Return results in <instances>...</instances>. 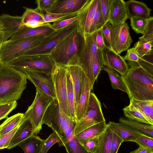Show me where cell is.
Returning <instances> with one entry per match:
<instances>
[{
    "label": "cell",
    "instance_id": "cell-1",
    "mask_svg": "<svg viewBox=\"0 0 153 153\" xmlns=\"http://www.w3.org/2000/svg\"><path fill=\"white\" fill-rule=\"evenodd\" d=\"M130 67L121 76L128 92L130 100H153V63L146 60L127 62Z\"/></svg>",
    "mask_w": 153,
    "mask_h": 153
},
{
    "label": "cell",
    "instance_id": "cell-2",
    "mask_svg": "<svg viewBox=\"0 0 153 153\" xmlns=\"http://www.w3.org/2000/svg\"><path fill=\"white\" fill-rule=\"evenodd\" d=\"M27 79L22 72L0 63V103L20 99L27 87Z\"/></svg>",
    "mask_w": 153,
    "mask_h": 153
},
{
    "label": "cell",
    "instance_id": "cell-3",
    "mask_svg": "<svg viewBox=\"0 0 153 153\" xmlns=\"http://www.w3.org/2000/svg\"><path fill=\"white\" fill-rule=\"evenodd\" d=\"M83 39L76 29L59 43L50 52L56 64L65 67L77 65Z\"/></svg>",
    "mask_w": 153,
    "mask_h": 153
},
{
    "label": "cell",
    "instance_id": "cell-4",
    "mask_svg": "<svg viewBox=\"0 0 153 153\" xmlns=\"http://www.w3.org/2000/svg\"><path fill=\"white\" fill-rule=\"evenodd\" d=\"M59 30L48 35L14 41L8 40L4 42L0 50V63L7 64L21 56L25 52L39 46L53 37Z\"/></svg>",
    "mask_w": 153,
    "mask_h": 153
},
{
    "label": "cell",
    "instance_id": "cell-5",
    "mask_svg": "<svg viewBox=\"0 0 153 153\" xmlns=\"http://www.w3.org/2000/svg\"><path fill=\"white\" fill-rule=\"evenodd\" d=\"M6 64L15 69L25 68L35 69L48 76L52 75L56 65L50 53L22 56Z\"/></svg>",
    "mask_w": 153,
    "mask_h": 153
},
{
    "label": "cell",
    "instance_id": "cell-6",
    "mask_svg": "<svg viewBox=\"0 0 153 153\" xmlns=\"http://www.w3.org/2000/svg\"><path fill=\"white\" fill-rule=\"evenodd\" d=\"M97 31L83 38L78 56L77 65L79 66L87 77L91 91L95 81L93 67L97 48L96 37Z\"/></svg>",
    "mask_w": 153,
    "mask_h": 153
},
{
    "label": "cell",
    "instance_id": "cell-7",
    "mask_svg": "<svg viewBox=\"0 0 153 153\" xmlns=\"http://www.w3.org/2000/svg\"><path fill=\"white\" fill-rule=\"evenodd\" d=\"M105 121L101 103L93 92H90L88 105L81 119L77 122L74 130V136L87 128L102 121Z\"/></svg>",
    "mask_w": 153,
    "mask_h": 153
},
{
    "label": "cell",
    "instance_id": "cell-8",
    "mask_svg": "<svg viewBox=\"0 0 153 153\" xmlns=\"http://www.w3.org/2000/svg\"><path fill=\"white\" fill-rule=\"evenodd\" d=\"M54 99L36 88V94L32 103L25 114L30 119L35 129V134L39 133L42 129V121L49 106Z\"/></svg>",
    "mask_w": 153,
    "mask_h": 153
},
{
    "label": "cell",
    "instance_id": "cell-9",
    "mask_svg": "<svg viewBox=\"0 0 153 153\" xmlns=\"http://www.w3.org/2000/svg\"><path fill=\"white\" fill-rule=\"evenodd\" d=\"M74 123H76L63 112L56 99H54L48 107L42 121V124L47 125L61 136L65 127Z\"/></svg>",
    "mask_w": 153,
    "mask_h": 153
},
{
    "label": "cell",
    "instance_id": "cell-10",
    "mask_svg": "<svg viewBox=\"0 0 153 153\" xmlns=\"http://www.w3.org/2000/svg\"><path fill=\"white\" fill-rule=\"evenodd\" d=\"M66 70V67L56 65L51 77L54 84L56 99L59 107L66 115L72 119L67 97Z\"/></svg>",
    "mask_w": 153,
    "mask_h": 153
},
{
    "label": "cell",
    "instance_id": "cell-11",
    "mask_svg": "<svg viewBox=\"0 0 153 153\" xmlns=\"http://www.w3.org/2000/svg\"><path fill=\"white\" fill-rule=\"evenodd\" d=\"M15 69L23 73L27 79L35 85L36 88L53 99H56L54 86L51 76H48L40 71L32 68H25Z\"/></svg>",
    "mask_w": 153,
    "mask_h": 153
},
{
    "label": "cell",
    "instance_id": "cell-12",
    "mask_svg": "<svg viewBox=\"0 0 153 153\" xmlns=\"http://www.w3.org/2000/svg\"><path fill=\"white\" fill-rule=\"evenodd\" d=\"M126 23L112 25L110 28L111 49L120 54L130 47L133 40Z\"/></svg>",
    "mask_w": 153,
    "mask_h": 153
},
{
    "label": "cell",
    "instance_id": "cell-13",
    "mask_svg": "<svg viewBox=\"0 0 153 153\" xmlns=\"http://www.w3.org/2000/svg\"><path fill=\"white\" fill-rule=\"evenodd\" d=\"M78 21L60 30L57 34L53 37L39 46L25 52L21 56L35 54L50 53L51 50L59 43L76 29Z\"/></svg>",
    "mask_w": 153,
    "mask_h": 153
},
{
    "label": "cell",
    "instance_id": "cell-14",
    "mask_svg": "<svg viewBox=\"0 0 153 153\" xmlns=\"http://www.w3.org/2000/svg\"><path fill=\"white\" fill-rule=\"evenodd\" d=\"M103 66L112 69L121 76L125 75L129 68L123 57L120 56L106 45L101 51Z\"/></svg>",
    "mask_w": 153,
    "mask_h": 153
},
{
    "label": "cell",
    "instance_id": "cell-15",
    "mask_svg": "<svg viewBox=\"0 0 153 153\" xmlns=\"http://www.w3.org/2000/svg\"><path fill=\"white\" fill-rule=\"evenodd\" d=\"M99 1V0H88L84 10L80 15L76 30L83 38L89 35L91 24Z\"/></svg>",
    "mask_w": 153,
    "mask_h": 153
},
{
    "label": "cell",
    "instance_id": "cell-16",
    "mask_svg": "<svg viewBox=\"0 0 153 153\" xmlns=\"http://www.w3.org/2000/svg\"><path fill=\"white\" fill-rule=\"evenodd\" d=\"M0 25L4 42L26 27L22 23V16H12L6 14L0 15Z\"/></svg>",
    "mask_w": 153,
    "mask_h": 153
},
{
    "label": "cell",
    "instance_id": "cell-17",
    "mask_svg": "<svg viewBox=\"0 0 153 153\" xmlns=\"http://www.w3.org/2000/svg\"><path fill=\"white\" fill-rule=\"evenodd\" d=\"M91 91L88 79L82 69L81 90L75 116V120L76 123L81 119L86 110Z\"/></svg>",
    "mask_w": 153,
    "mask_h": 153
},
{
    "label": "cell",
    "instance_id": "cell-18",
    "mask_svg": "<svg viewBox=\"0 0 153 153\" xmlns=\"http://www.w3.org/2000/svg\"><path fill=\"white\" fill-rule=\"evenodd\" d=\"M128 19L126 2L123 0H110L108 22L115 25L125 23Z\"/></svg>",
    "mask_w": 153,
    "mask_h": 153
},
{
    "label": "cell",
    "instance_id": "cell-19",
    "mask_svg": "<svg viewBox=\"0 0 153 153\" xmlns=\"http://www.w3.org/2000/svg\"><path fill=\"white\" fill-rule=\"evenodd\" d=\"M35 129L30 118L25 114L23 120L12 139L8 149L13 148L21 142L35 134Z\"/></svg>",
    "mask_w": 153,
    "mask_h": 153
},
{
    "label": "cell",
    "instance_id": "cell-20",
    "mask_svg": "<svg viewBox=\"0 0 153 153\" xmlns=\"http://www.w3.org/2000/svg\"><path fill=\"white\" fill-rule=\"evenodd\" d=\"M88 0H56L48 12L55 14L74 13L81 10Z\"/></svg>",
    "mask_w": 153,
    "mask_h": 153
},
{
    "label": "cell",
    "instance_id": "cell-21",
    "mask_svg": "<svg viewBox=\"0 0 153 153\" xmlns=\"http://www.w3.org/2000/svg\"><path fill=\"white\" fill-rule=\"evenodd\" d=\"M107 124L113 132L123 140V142H134L138 136L146 134L125 124L120 122L116 123L109 121Z\"/></svg>",
    "mask_w": 153,
    "mask_h": 153
},
{
    "label": "cell",
    "instance_id": "cell-22",
    "mask_svg": "<svg viewBox=\"0 0 153 153\" xmlns=\"http://www.w3.org/2000/svg\"><path fill=\"white\" fill-rule=\"evenodd\" d=\"M50 24L49 23L34 28L26 26L12 36L9 40L14 41L36 36L50 34L56 31L50 27Z\"/></svg>",
    "mask_w": 153,
    "mask_h": 153
},
{
    "label": "cell",
    "instance_id": "cell-23",
    "mask_svg": "<svg viewBox=\"0 0 153 153\" xmlns=\"http://www.w3.org/2000/svg\"><path fill=\"white\" fill-rule=\"evenodd\" d=\"M128 19L139 18L147 19L150 17L151 10L143 2L134 0L126 2Z\"/></svg>",
    "mask_w": 153,
    "mask_h": 153
},
{
    "label": "cell",
    "instance_id": "cell-24",
    "mask_svg": "<svg viewBox=\"0 0 153 153\" xmlns=\"http://www.w3.org/2000/svg\"><path fill=\"white\" fill-rule=\"evenodd\" d=\"M72 79L74 95L75 116L77 102L81 88L82 69L78 65H69L67 67Z\"/></svg>",
    "mask_w": 153,
    "mask_h": 153
},
{
    "label": "cell",
    "instance_id": "cell-25",
    "mask_svg": "<svg viewBox=\"0 0 153 153\" xmlns=\"http://www.w3.org/2000/svg\"><path fill=\"white\" fill-rule=\"evenodd\" d=\"M107 126L105 121L91 126L75 136L79 141L92 139L100 136Z\"/></svg>",
    "mask_w": 153,
    "mask_h": 153
},
{
    "label": "cell",
    "instance_id": "cell-26",
    "mask_svg": "<svg viewBox=\"0 0 153 153\" xmlns=\"http://www.w3.org/2000/svg\"><path fill=\"white\" fill-rule=\"evenodd\" d=\"M44 140L34 134L24 140L18 146L25 153H39Z\"/></svg>",
    "mask_w": 153,
    "mask_h": 153
},
{
    "label": "cell",
    "instance_id": "cell-27",
    "mask_svg": "<svg viewBox=\"0 0 153 153\" xmlns=\"http://www.w3.org/2000/svg\"><path fill=\"white\" fill-rule=\"evenodd\" d=\"M112 131L107 124L104 131L99 137V141L93 153H110Z\"/></svg>",
    "mask_w": 153,
    "mask_h": 153
},
{
    "label": "cell",
    "instance_id": "cell-28",
    "mask_svg": "<svg viewBox=\"0 0 153 153\" xmlns=\"http://www.w3.org/2000/svg\"><path fill=\"white\" fill-rule=\"evenodd\" d=\"M130 103L138 108L150 124L153 125V100H130Z\"/></svg>",
    "mask_w": 153,
    "mask_h": 153
},
{
    "label": "cell",
    "instance_id": "cell-29",
    "mask_svg": "<svg viewBox=\"0 0 153 153\" xmlns=\"http://www.w3.org/2000/svg\"><path fill=\"white\" fill-rule=\"evenodd\" d=\"M119 121L153 138L152 125L130 120L123 117H120Z\"/></svg>",
    "mask_w": 153,
    "mask_h": 153
},
{
    "label": "cell",
    "instance_id": "cell-30",
    "mask_svg": "<svg viewBox=\"0 0 153 153\" xmlns=\"http://www.w3.org/2000/svg\"><path fill=\"white\" fill-rule=\"evenodd\" d=\"M25 114L18 113L7 118L0 125V135L5 134L16 128L22 121Z\"/></svg>",
    "mask_w": 153,
    "mask_h": 153
},
{
    "label": "cell",
    "instance_id": "cell-31",
    "mask_svg": "<svg viewBox=\"0 0 153 153\" xmlns=\"http://www.w3.org/2000/svg\"><path fill=\"white\" fill-rule=\"evenodd\" d=\"M102 70L105 71L108 74L112 87L115 90L118 89L126 93L128 92L126 87L121 76L115 70L103 66Z\"/></svg>",
    "mask_w": 153,
    "mask_h": 153
},
{
    "label": "cell",
    "instance_id": "cell-32",
    "mask_svg": "<svg viewBox=\"0 0 153 153\" xmlns=\"http://www.w3.org/2000/svg\"><path fill=\"white\" fill-rule=\"evenodd\" d=\"M86 4L81 10L74 13L63 14H55L45 12V13H44L43 18L42 22L45 23H50L51 22L53 23L59 22L76 16L79 15L83 11Z\"/></svg>",
    "mask_w": 153,
    "mask_h": 153
},
{
    "label": "cell",
    "instance_id": "cell-33",
    "mask_svg": "<svg viewBox=\"0 0 153 153\" xmlns=\"http://www.w3.org/2000/svg\"><path fill=\"white\" fill-rule=\"evenodd\" d=\"M59 146L65 147L67 153H90L81 144L74 135Z\"/></svg>",
    "mask_w": 153,
    "mask_h": 153
},
{
    "label": "cell",
    "instance_id": "cell-34",
    "mask_svg": "<svg viewBox=\"0 0 153 153\" xmlns=\"http://www.w3.org/2000/svg\"><path fill=\"white\" fill-rule=\"evenodd\" d=\"M123 110L125 117L130 120L150 124L140 110L131 104L130 103L128 105L125 107Z\"/></svg>",
    "mask_w": 153,
    "mask_h": 153
},
{
    "label": "cell",
    "instance_id": "cell-35",
    "mask_svg": "<svg viewBox=\"0 0 153 153\" xmlns=\"http://www.w3.org/2000/svg\"><path fill=\"white\" fill-rule=\"evenodd\" d=\"M66 79L67 97L71 116L72 119L75 121L74 95L73 86L71 77L67 67L66 71Z\"/></svg>",
    "mask_w": 153,
    "mask_h": 153
},
{
    "label": "cell",
    "instance_id": "cell-36",
    "mask_svg": "<svg viewBox=\"0 0 153 153\" xmlns=\"http://www.w3.org/2000/svg\"><path fill=\"white\" fill-rule=\"evenodd\" d=\"M23 8L25 10L22 17V23L24 25L26 23L30 22H42L43 18L44 12L41 11L37 7L35 9L26 7Z\"/></svg>",
    "mask_w": 153,
    "mask_h": 153
},
{
    "label": "cell",
    "instance_id": "cell-37",
    "mask_svg": "<svg viewBox=\"0 0 153 153\" xmlns=\"http://www.w3.org/2000/svg\"><path fill=\"white\" fill-rule=\"evenodd\" d=\"M105 24L102 15L100 0L91 22L89 35L101 29Z\"/></svg>",
    "mask_w": 153,
    "mask_h": 153
},
{
    "label": "cell",
    "instance_id": "cell-38",
    "mask_svg": "<svg viewBox=\"0 0 153 153\" xmlns=\"http://www.w3.org/2000/svg\"><path fill=\"white\" fill-rule=\"evenodd\" d=\"M153 43L139 40L135 44V51L142 57L153 55Z\"/></svg>",
    "mask_w": 153,
    "mask_h": 153
},
{
    "label": "cell",
    "instance_id": "cell-39",
    "mask_svg": "<svg viewBox=\"0 0 153 153\" xmlns=\"http://www.w3.org/2000/svg\"><path fill=\"white\" fill-rule=\"evenodd\" d=\"M62 136L53 131L49 136L45 140L39 153H47L50 148L56 143H59L62 139Z\"/></svg>",
    "mask_w": 153,
    "mask_h": 153
},
{
    "label": "cell",
    "instance_id": "cell-40",
    "mask_svg": "<svg viewBox=\"0 0 153 153\" xmlns=\"http://www.w3.org/2000/svg\"><path fill=\"white\" fill-rule=\"evenodd\" d=\"M132 28L137 33L143 34L148 22V18L145 19L133 17L130 19Z\"/></svg>",
    "mask_w": 153,
    "mask_h": 153
},
{
    "label": "cell",
    "instance_id": "cell-41",
    "mask_svg": "<svg viewBox=\"0 0 153 153\" xmlns=\"http://www.w3.org/2000/svg\"><path fill=\"white\" fill-rule=\"evenodd\" d=\"M103 66L101 50L97 49L96 54L93 67V74L95 81Z\"/></svg>",
    "mask_w": 153,
    "mask_h": 153
},
{
    "label": "cell",
    "instance_id": "cell-42",
    "mask_svg": "<svg viewBox=\"0 0 153 153\" xmlns=\"http://www.w3.org/2000/svg\"><path fill=\"white\" fill-rule=\"evenodd\" d=\"M81 13L79 15L73 18L59 22H53V24H50V26L53 29L56 31L62 29L78 21L79 20Z\"/></svg>",
    "mask_w": 153,
    "mask_h": 153
},
{
    "label": "cell",
    "instance_id": "cell-43",
    "mask_svg": "<svg viewBox=\"0 0 153 153\" xmlns=\"http://www.w3.org/2000/svg\"><path fill=\"white\" fill-rule=\"evenodd\" d=\"M21 123L10 132L0 135V149H7L11 139Z\"/></svg>",
    "mask_w": 153,
    "mask_h": 153
},
{
    "label": "cell",
    "instance_id": "cell-44",
    "mask_svg": "<svg viewBox=\"0 0 153 153\" xmlns=\"http://www.w3.org/2000/svg\"><path fill=\"white\" fill-rule=\"evenodd\" d=\"M134 142L139 146L153 149V138L146 134L138 136Z\"/></svg>",
    "mask_w": 153,
    "mask_h": 153
},
{
    "label": "cell",
    "instance_id": "cell-45",
    "mask_svg": "<svg viewBox=\"0 0 153 153\" xmlns=\"http://www.w3.org/2000/svg\"><path fill=\"white\" fill-rule=\"evenodd\" d=\"M56 0H36L35 3L42 12L48 13L52 8Z\"/></svg>",
    "mask_w": 153,
    "mask_h": 153
},
{
    "label": "cell",
    "instance_id": "cell-46",
    "mask_svg": "<svg viewBox=\"0 0 153 153\" xmlns=\"http://www.w3.org/2000/svg\"><path fill=\"white\" fill-rule=\"evenodd\" d=\"M126 54L123 57L124 59L129 62H139L144 60L145 56H141L135 50L134 48L127 49Z\"/></svg>",
    "mask_w": 153,
    "mask_h": 153
},
{
    "label": "cell",
    "instance_id": "cell-47",
    "mask_svg": "<svg viewBox=\"0 0 153 153\" xmlns=\"http://www.w3.org/2000/svg\"><path fill=\"white\" fill-rule=\"evenodd\" d=\"M99 137L79 142L88 152L93 153L99 141Z\"/></svg>",
    "mask_w": 153,
    "mask_h": 153
},
{
    "label": "cell",
    "instance_id": "cell-48",
    "mask_svg": "<svg viewBox=\"0 0 153 153\" xmlns=\"http://www.w3.org/2000/svg\"><path fill=\"white\" fill-rule=\"evenodd\" d=\"M101 11L105 23L108 22L110 13V0H100Z\"/></svg>",
    "mask_w": 153,
    "mask_h": 153
},
{
    "label": "cell",
    "instance_id": "cell-49",
    "mask_svg": "<svg viewBox=\"0 0 153 153\" xmlns=\"http://www.w3.org/2000/svg\"><path fill=\"white\" fill-rule=\"evenodd\" d=\"M123 142V140L112 132V137L110 153H117L119 148Z\"/></svg>",
    "mask_w": 153,
    "mask_h": 153
},
{
    "label": "cell",
    "instance_id": "cell-50",
    "mask_svg": "<svg viewBox=\"0 0 153 153\" xmlns=\"http://www.w3.org/2000/svg\"><path fill=\"white\" fill-rule=\"evenodd\" d=\"M111 26V25L108 22L105 24L102 28L105 44L110 48H111L110 28Z\"/></svg>",
    "mask_w": 153,
    "mask_h": 153
},
{
    "label": "cell",
    "instance_id": "cell-51",
    "mask_svg": "<svg viewBox=\"0 0 153 153\" xmlns=\"http://www.w3.org/2000/svg\"><path fill=\"white\" fill-rule=\"evenodd\" d=\"M96 44L97 49L101 51L103 49L106 45L102 28L97 31L96 37Z\"/></svg>",
    "mask_w": 153,
    "mask_h": 153
},
{
    "label": "cell",
    "instance_id": "cell-52",
    "mask_svg": "<svg viewBox=\"0 0 153 153\" xmlns=\"http://www.w3.org/2000/svg\"><path fill=\"white\" fill-rule=\"evenodd\" d=\"M151 33H153V17L152 16H150L148 18V22L145 28L143 34Z\"/></svg>",
    "mask_w": 153,
    "mask_h": 153
},
{
    "label": "cell",
    "instance_id": "cell-53",
    "mask_svg": "<svg viewBox=\"0 0 153 153\" xmlns=\"http://www.w3.org/2000/svg\"><path fill=\"white\" fill-rule=\"evenodd\" d=\"M129 153H153V149L141 146Z\"/></svg>",
    "mask_w": 153,
    "mask_h": 153
},
{
    "label": "cell",
    "instance_id": "cell-54",
    "mask_svg": "<svg viewBox=\"0 0 153 153\" xmlns=\"http://www.w3.org/2000/svg\"><path fill=\"white\" fill-rule=\"evenodd\" d=\"M139 40L153 43V33L143 34L139 38Z\"/></svg>",
    "mask_w": 153,
    "mask_h": 153
},
{
    "label": "cell",
    "instance_id": "cell-55",
    "mask_svg": "<svg viewBox=\"0 0 153 153\" xmlns=\"http://www.w3.org/2000/svg\"><path fill=\"white\" fill-rule=\"evenodd\" d=\"M3 42L4 41L3 34L2 32L0 30V50L1 45Z\"/></svg>",
    "mask_w": 153,
    "mask_h": 153
},
{
    "label": "cell",
    "instance_id": "cell-56",
    "mask_svg": "<svg viewBox=\"0 0 153 153\" xmlns=\"http://www.w3.org/2000/svg\"></svg>",
    "mask_w": 153,
    "mask_h": 153
},
{
    "label": "cell",
    "instance_id": "cell-57",
    "mask_svg": "<svg viewBox=\"0 0 153 153\" xmlns=\"http://www.w3.org/2000/svg\"></svg>",
    "mask_w": 153,
    "mask_h": 153
}]
</instances>
